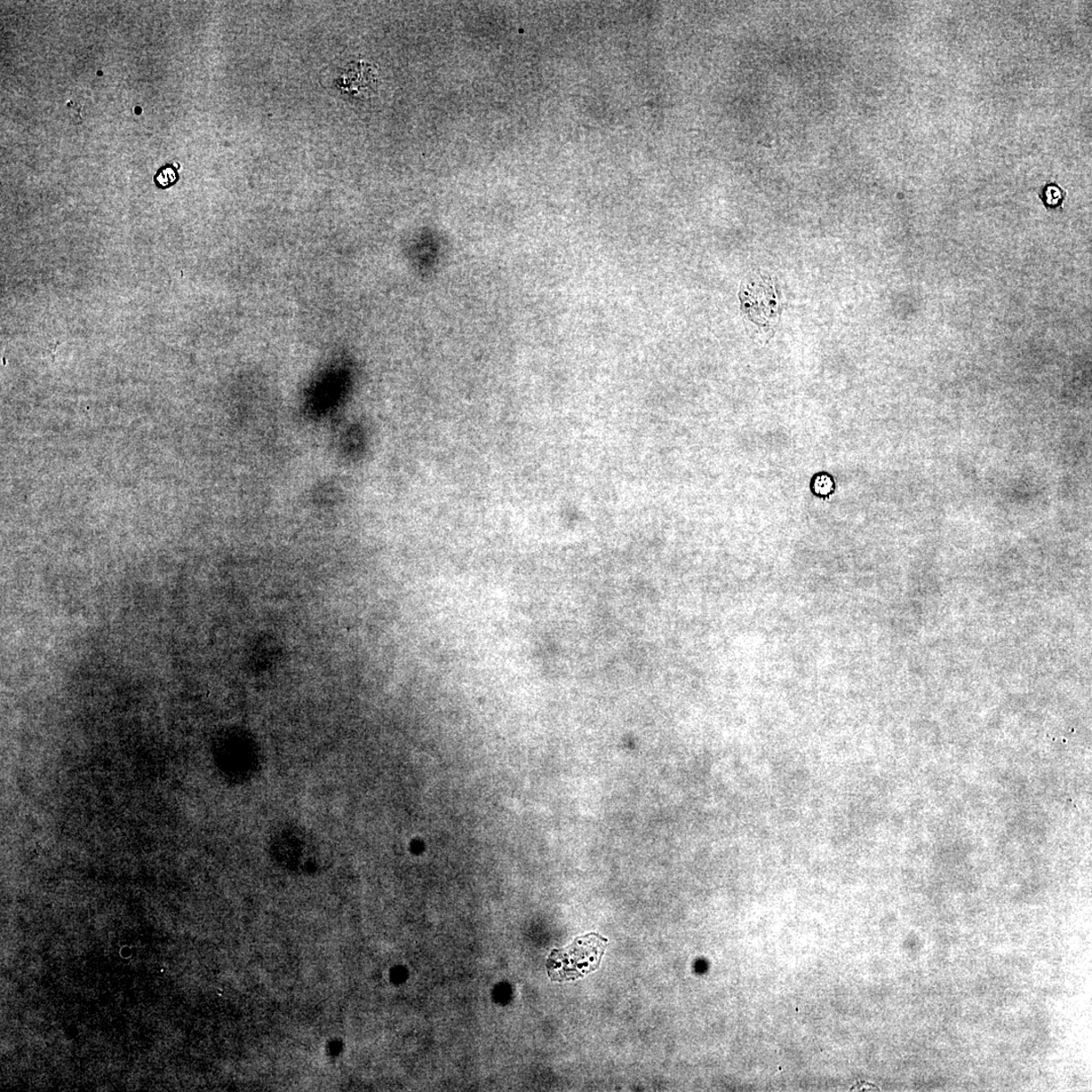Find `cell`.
I'll list each match as a JSON object with an SVG mask.
<instances>
[{
	"mask_svg": "<svg viewBox=\"0 0 1092 1092\" xmlns=\"http://www.w3.org/2000/svg\"><path fill=\"white\" fill-rule=\"evenodd\" d=\"M608 940L597 934L579 938L575 943L555 950L549 957L548 974L555 982L583 977L599 968Z\"/></svg>",
	"mask_w": 1092,
	"mask_h": 1092,
	"instance_id": "cell-1",
	"label": "cell"
},
{
	"mask_svg": "<svg viewBox=\"0 0 1092 1092\" xmlns=\"http://www.w3.org/2000/svg\"><path fill=\"white\" fill-rule=\"evenodd\" d=\"M442 247L434 241H420L415 247V263L419 273L427 275L435 269L441 257Z\"/></svg>",
	"mask_w": 1092,
	"mask_h": 1092,
	"instance_id": "cell-3",
	"label": "cell"
},
{
	"mask_svg": "<svg viewBox=\"0 0 1092 1092\" xmlns=\"http://www.w3.org/2000/svg\"><path fill=\"white\" fill-rule=\"evenodd\" d=\"M746 289V296L741 297V300L744 301L747 314L752 315L755 320H758V319H763V320L772 319L774 316L772 312H774V310L777 312L778 306L772 305V302L773 304H777V299L772 297L773 291L771 289L773 288L771 284L767 282H754L753 285H747Z\"/></svg>",
	"mask_w": 1092,
	"mask_h": 1092,
	"instance_id": "cell-2",
	"label": "cell"
}]
</instances>
